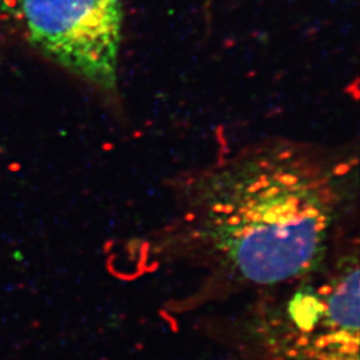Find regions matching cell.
<instances>
[{
	"label": "cell",
	"mask_w": 360,
	"mask_h": 360,
	"mask_svg": "<svg viewBox=\"0 0 360 360\" xmlns=\"http://www.w3.org/2000/svg\"><path fill=\"white\" fill-rule=\"evenodd\" d=\"M358 158L260 143L175 181L174 214L144 257L200 271L208 295L263 292L318 270L358 206Z\"/></svg>",
	"instance_id": "1"
},
{
	"label": "cell",
	"mask_w": 360,
	"mask_h": 360,
	"mask_svg": "<svg viewBox=\"0 0 360 360\" xmlns=\"http://www.w3.org/2000/svg\"><path fill=\"white\" fill-rule=\"evenodd\" d=\"M227 334L251 360H359L358 242L307 276L259 292Z\"/></svg>",
	"instance_id": "2"
},
{
	"label": "cell",
	"mask_w": 360,
	"mask_h": 360,
	"mask_svg": "<svg viewBox=\"0 0 360 360\" xmlns=\"http://www.w3.org/2000/svg\"><path fill=\"white\" fill-rule=\"evenodd\" d=\"M30 38L60 65L114 90L122 41V0H20Z\"/></svg>",
	"instance_id": "3"
}]
</instances>
